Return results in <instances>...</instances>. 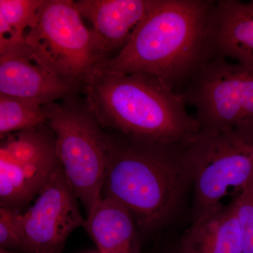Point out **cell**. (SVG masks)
Masks as SVG:
<instances>
[{"label":"cell","mask_w":253,"mask_h":253,"mask_svg":"<svg viewBox=\"0 0 253 253\" xmlns=\"http://www.w3.org/2000/svg\"><path fill=\"white\" fill-rule=\"evenodd\" d=\"M83 92L103 129L183 146L200 130L182 94L153 75L96 68L84 83Z\"/></svg>","instance_id":"3"},{"label":"cell","mask_w":253,"mask_h":253,"mask_svg":"<svg viewBox=\"0 0 253 253\" xmlns=\"http://www.w3.org/2000/svg\"><path fill=\"white\" fill-rule=\"evenodd\" d=\"M77 196L61 166L24 214L25 253H60L73 231L84 228Z\"/></svg>","instance_id":"9"},{"label":"cell","mask_w":253,"mask_h":253,"mask_svg":"<svg viewBox=\"0 0 253 253\" xmlns=\"http://www.w3.org/2000/svg\"><path fill=\"white\" fill-rule=\"evenodd\" d=\"M47 122L44 105L0 94V136L31 129Z\"/></svg>","instance_id":"16"},{"label":"cell","mask_w":253,"mask_h":253,"mask_svg":"<svg viewBox=\"0 0 253 253\" xmlns=\"http://www.w3.org/2000/svg\"><path fill=\"white\" fill-rule=\"evenodd\" d=\"M44 0H0V55L26 51Z\"/></svg>","instance_id":"15"},{"label":"cell","mask_w":253,"mask_h":253,"mask_svg":"<svg viewBox=\"0 0 253 253\" xmlns=\"http://www.w3.org/2000/svg\"><path fill=\"white\" fill-rule=\"evenodd\" d=\"M0 253H22L15 252V251H9V250L0 249Z\"/></svg>","instance_id":"19"},{"label":"cell","mask_w":253,"mask_h":253,"mask_svg":"<svg viewBox=\"0 0 253 253\" xmlns=\"http://www.w3.org/2000/svg\"><path fill=\"white\" fill-rule=\"evenodd\" d=\"M0 249L25 253L24 214L21 211L0 206Z\"/></svg>","instance_id":"17"},{"label":"cell","mask_w":253,"mask_h":253,"mask_svg":"<svg viewBox=\"0 0 253 253\" xmlns=\"http://www.w3.org/2000/svg\"><path fill=\"white\" fill-rule=\"evenodd\" d=\"M84 229L99 253H139V228L130 212L116 201L102 198Z\"/></svg>","instance_id":"14"},{"label":"cell","mask_w":253,"mask_h":253,"mask_svg":"<svg viewBox=\"0 0 253 253\" xmlns=\"http://www.w3.org/2000/svg\"><path fill=\"white\" fill-rule=\"evenodd\" d=\"M80 14L91 28L108 59L126 45L157 0H80L75 1ZM117 53V54H118Z\"/></svg>","instance_id":"11"},{"label":"cell","mask_w":253,"mask_h":253,"mask_svg":"<svg viewBox=\"0 0 253 253\" xmlns=\"http://www.w3.org/2000/svg\"><path fill=\"white\" fill-rule=\"evenodd\" d=\"M59 165L54 133L47 122L1 136L0 206L21 212Z\"/></svg>","instance_id":"8"},{"label":"cell","mask_w":253,"mask_h":253,"mask_svg":"<svg viewBox=\"0 0 253 253\" xmlns=\"http://www.w3.org/2000/svg\"><path fill=\"white\" fill-rule=\"evenodd\" d=\"M44 108L54 133L60 166L88 219L102 199L107 164L106 134L85 100L71 98Z\"/></svg>","instance_id":"4"},{"label":"cell","mask_w":253,"mask_h":253,"mask_svg":"<svg viewBox=\"0 0 253 253\" xmlns=\"http://www.w3.org/2000/svg\"><path fill=\"white\" fill-rule=\"evenodd\" d=\"M239 221L242 253H253V180L233 199Z\"/></svg>","instance_id":"18"},{"label":"cell","mask_w":253,"mask_h":253,"mask_svg":"<svg viewBox=\"0 0 253 253\" xmlns=\"http://www.w3.org/2000/svg\"></svg>","instance_id":"20"},{"label":"cell","mask_w":253,"mask_h":253,"mask_svg":"<svg viewBox=\"0 0 253 253\" xmlns=\"http://www.w3.org/2000/svg\"><path fill=\"white\" fill-rule=\"evenodd\" d=\"M81 90L37 62L31 50L0 55V94L46 105L76 97Z\"/></svg>","instance_id":"10"},{"label":"cell","mask_w":253,"mask_h":253,"mask_svg":"<svg viewBox=\"0 0 253 253\" xmlns=\"http://www.w3.org/2000/svg\"><path fill=\"white\" fill-rule=\"evenodd\" d=\"M26 42L37 62L83 90L91 73L108 59L72 0H44Z\"/></svg>","instance_id":"6"},{"label":"cell","mask_w":253,"mask_h":253,"mask_svg":"<svg viewBox=\"0 0 253 253\" xmlns=\"http://www.w3.org/2000/svg\"><path fill=\"white\" fill-rule=\"evenodd\" d=\"M194 106L200 129L253 123V70L213 56L181 92Z\"/></svg>","instance_id":"7"},{"label":"cell","mask_w":253,"mask_h":253,"mask_svg":"<svg viewBox=\"0 0 253 253\" xmlns=\"http://www.w3.org/2000/svg\"><path fill=\"white\" fill-rule=\"evenodd\" d=\"M211 39L213 56L253 70V0L214 1Z\"/></svg>","instance_id":"12"},{"label":"cell","mask_w":253,"mask_h":253,"mask_svg":"<svg viewBox=\"0 0 253 253\" xmlns=\"http://www.w3.org/2000/svg\"><path fill=\"white\" fill-rule=\"evenodd\" d=\"M214 4L208 0H157L126 45L97 68L153 75L177 91L213 56Z\"/></svg>","instance_id":"2"},{"label":"cell","mask_w":253,"mask_h":253,"mask_svg":"<svg viewBox=\"0 0 253 253\" xmlns=\"http://www.w3.org/2000/svg\"><path fill=\"white\" fill-rule=\"evenodd\" d=\"M184 151L192 173L193 219L253 180V123L200 129Z\"/></svg>","instance_id":"5"},{"label":"cell","mask_w":253,"mask_h":253,"mask_svg":"<svg viewBox=\"0 0 253 253\" xmlns=\"http://www.w3.org/2000/svg\"><path fill=\"white\" fill-rule=\"evenodd\" d=\"M179 253H242L234 201L219 204L194 218L181 236Z\"/></svg>","instance_id":"13"},{"label":"cell","mask_w":253,"mask_h":253,"mask_svg":"<svg viewBox=\"0 0 253 253\" xmlns=\"http://www.w3.org/2000/svg\"><path fill=\"white\" fill-rule=\"evenodd\" d=\"M104 130L107 164L102 198L126 208L140 232L166 226L192 189L186 146Z\"/></svg>","instance_id":"1"}]
</instances>
